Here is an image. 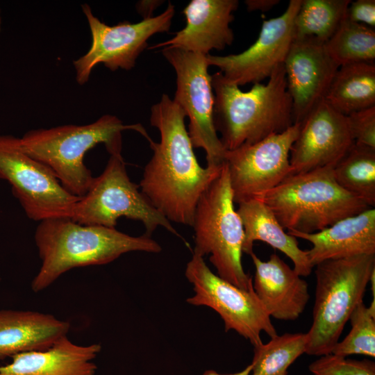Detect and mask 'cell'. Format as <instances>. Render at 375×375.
Returning a JSON list of instances; mask_svg holds the SVG:
<instances>
[{"label":"cell","instance_id":"obj_18","mask_svg":"<svg viewBox=\"0 0 375 375\" xmlns=\"http://www.w3.org/2000/svg\"><path fill=\"white\" fill-rule=\"evenodd\" d=\"M250 256L255 266L253 288L267 314L281 320L297 319L309 300L307 282L276 253L267 261L253 251Z\"/></svg>","mask_w":375,"mask_h":375},{"label":"cell","instance_id":"obj_23","mask_svg":"<svg viewBox=\"0 0 375 375\" xmlns=\"http://www.w3.org/2000/svg\"><path fill=\"white\" fill-rule=\"evenodd\" d=\"M324 101L345 116L375 106V63L340 66Z\"/></svg>","mask_w":375,"mask_h":375},{"label":"cell","instance_id":"obj_6","mask_svg":"<svg viewBox=\"0 0 375 375\" xmlns=\"http://www.w3.org/2000/svg\"><path fill=\"white\" fill-rule=\"evenodd\" d=\"M312 323L306 333V353H331L346 323L360 302L375 271V254L328 260L315 266Z\"/></svg>","mask_w":375,"mask_h":375},{"label":"cell","instance_id":"obj_1","mask_svg":"<svg viewBox=\"0 0 375 375\" xmlns=\"http://www.w3.org/2000/svg\"><path fill=\"white\" fill-rule=\"evenodd\" d=\"M183 109L167 94L151 108L150 122L159 142H149L153 156L144 169L140 189L169 222L192 226L197 202L219 174L218 167H202L193 151ZM224 165V164H223Z\"/></svg>","mask_w":375,"mask_h":375},{"label":"cell","instance_id":"obj_19","mask_svg":"<svg viewBox=\"0 0 375 375\" xmlns=\"http://www.w3.org/2000/svg\"><path fill=\"white\" fill-rule=\"evenodd\" d=\"M288 233L312 244L306 251L313 267L328 260L375 254V209L369 208L318 232Z\"/></svg>","mask_w":375,"mask_h":375},{"label":"cell","instance_id":"obj_16","mask_svg":"<svg viewBox=\"0 0 375 375\" xmlns=\"http://www.w3.org/2000/svg\"><path fill=\"white\" fill-rule=\"evenodd\" d=\"M353 143L347 116L323 101L299 124L290 153V175L335 166Z\"/></svg>","mask_w":375,"mask_h":375},{"label":"cell","instance_id":"obj_9","mask_svg":"<svg viewBox=\"0 0 375 375\" xmlns=\"http://www.w3.org/2000/svg\"><path fill=\"white\" fill-rule=\"evenodd\" d=\"M0 179L11 185L26 216L36 222L71 218L81 197L69 192L54 173L22 148L20 138L0 135Z\"/></svg>","mask_w":375,"mask_h":375},{"label":"cell","instance_id":"obj_17","mask_svg":"<svg viewBox=\"0 0 375 375\" xmlns=\"http://www.w3.org/2000/svg\"><path fill=\"white\" fill-rule=\"evenodd\" d=\"M238 5L237 0H192L183 10L185 26L149 49L173 47L203 55L222 50L233 42L230 24Z\"/></svg>","mask_w":375,"mask_h":375},{"label":"cell","instance_id":"obj_15","mask_svg":"<svg viewBox=\"0 0 375 375\" xmlns=\"http://www.w3.org/2000/svg\"><path fill=\"white\" fill-rule=\"evenodd\" d=\"M293 123L300 124L324 101L339 65L324 42L312 37L294 38L283 62Z\"/></svg>","mask_w":375,"mask_h":375},{"label":"cell","instance_id":"obj_24","mask_svg":"<svg viewBox=\"0 0 375 375\" xmlns=\"http://www.w3.org/2000/svg\"><path fill=\"white\" fill-rule=\"evenodd\" d=\"M338 184L363 200L375 205V149L353 143L333 169Z\"/></svg>","mask_w":375,"mask_h":375},{"label":"cell","instance_id":"obj_33","mask_svg":"<svg viewBox=\"0 0 375 375\" xmlns=\"http://www.w3.org/2000/svg\"><path fill=\"white\" fill-rule=\"evenodd\" d=\"M159 1H141L136 5L138 12L145 18L151 17V15L155 8L160 5Z\"/></svg>","mask_w":375,"mask_h":375},{"label":"cell","instance_id":"obj_8","mask_svg":"<svg viewBox=\"0 0 375 375\" xmlns=\"http://www.w3.org/2000/svg\"><path fill=\"white\" fill-rule=\"evenodd\" d=\"M122 217L141 222L148 237L162 226L183 240L140 186L131 181L119 153L110 155L103 172L94 178L87 193L76 203L71 219L81 224L115 228Z\"/></svg>","mask_w":375,"mask_h":375},{"label":"cell","instance_id":"obj_11","mask_svg":"<svg viewBox=\"0 0 375 375\" xmlns=\"http://www.w3.org/2000/svg\"><path fill=\"white\" fill-rule=\"evenodd\" d=\"M161 52L176 72L173 100L189 119L188 132L193 147L205 151L207 167H221L226 150L214 125L215 98L207 55L173 47H164Z\"/></svg>","mask_w":375,"mask_h":375},{"label":"cell","instance_id":"obj_29","mask_svg":"<svg viewBox=\"0 0 375 375\" xmlns=\"http://www.w3.org/2000/svg\"><path fill=\"white\" fill-rule=\"evenodd\" d=\"M313 375H375V364L369 360H358L328 353L309 365Z\"/></svg>","mask_w":375,"mask_h":375},{"label":"cell","instance_id":"obj_21","mask_svg":"<svg viewBox=\"0 0 375 375\" xmlns=\"http://www.w3.org/2000/svg\"><path fill=\"white\" fill-rule=\"evenodd\" d=\"M68 322L31 310H0V359L18 353L44 350L64 336Z\"/></svg>","mask_w":375,"mask_h":375},{"label":"cell","instance_id":"obj_4","mask_svg":"<svg viewBox=\"0 0 375 375\" xmlns=\"http://www.w3.org/2000/svg\"><path fill=\"white\" fill-rule=\"evenodd\" d=\"M125 130H134L149 142L152 140L141 124L126 125L107 114L89 124L31 130L20 138V142L28 154L51 169L69 192L82 197L94 178L84 163L85 153L101 143L110 155L121 153Z\"/></svg>","mask_w":375,"mask_h":375},{"label":"cell","instance_id":"obj_14","mask_svg":"<svg viewBox=\"0 0 375 375\" xmlns=\"http://www.w3.org/2000/svg\"><path fill=\"white\" fill-rule=\"evenodd\" d=\"M301 0H290L280 16L264 20L256 41L247 50L228 56H206L209 66L238 86L269 78L283 64L294 39V19Z\"/></svg>","mask_w":375,"mask_h":375},{"label":"cell","instance_id":"obj_28","mask_svg":"<svg viewBox=\"0 0 375 375\" xmlns=\"http://www.w3.org/2000/svg\"><path fill=\"white\" fill-rule=\"evenodd\" d=\"M351 328L333 348L334 355L347 357L359 354L375 357V299L367 306L363 301L353 310L349 319Z\"/></svg>","mask_w":375,"mask_h":375},{"label":"cell","instance_id":"obj_12","mask_svg":"<svg viewBox=\"0 0 375 375\" xmlns=\"http://www.w3.org/2000/svg\"><path fill=\"white\" fill-rule=\"evenodd\" d=\"M81 8L89 24L92 43L88 52L73 62L76 80L81 85L88 82L93 68L99 63L111 71L133 68L149 38L169 30L175 12L174 6L169 3L157 16L135 24L124 22L109 26L95 17L88 4Z\"/></svg>","mask_w":375,"mask_h":375},{"label":"cell","instance_id":"obj_32","mask_svg":"<svg viewBox=\"0 0 375 375\" xmlns=\"http://www.w3.org/2000/svg\"><path fill=\"white\" fill-rule=\"evenodd\" d=\"M245 4L248 10L267 11L279 3L278 0H246Z\"/></svg>","mask_w":375,"mask_h":375},{"label":"cell","instance_id":"obj_22","mask_svg":"<svg viewBox=\"0 0 375 375\" xmlns=\"http://www.w3.org/2000/svg\"><path fill=\"white\" fill-rule=\"evenodd\" d=\"M236 210L244 228L242 252L250 255L255 241L264 242L286 255L293 262L294 269L301 276L310 274L313 267L307 251L299 247L297 238L284 231L273 212L260 199L241 202Z\"/></svg>","mask_w":375,"mask_h":375},{"label":"cell","instance_id":"obj_5","mask_svg":"<svg viewBox=\"0 0 375 375\" xmlns=\"http://www.w3.org/2000/svg\"><path fill=\"white\" fill-rule=\"evenodd\" d=\"M334 166L290 175L262 200L288 231L312 233L371 208L336 182Z\"/></svg>","mask_w":375,"mask_h":375},{"label":"cell","instance_id":"obj_34","mask_svg":"<svg viewBox=\"0 0 375 375\" xmlns=\"http://www.w3.org/2000/svg\"><path fill=\"white\" fill-rule=\"evenodd\" d=\"M251 364L249 365L248 366H247L244 369H242V371L240 372H236V373H234V374H219L217 373L216 371L215 370H212V369H209V370H206L205 371L202 375H251Z\"/></svg>","mask_w":375,"mask_h":375},{"label":"cell","instance_id":"obj_26","mask_svg":"<svg viewBox=\"0 0 375 375\" xmlns=\"http://www.w3.org/2000/svg\"><path fill=\"white\" fill-rule=\"evenodd\" d=\"M324 44L339 67L357 62L374 63L375 31L366 25L345 17Z\"/></svg>","mask_w":375,"mask_h":375},{"label":"cell","instance_id":"obj_30","mask_svg":"<svg viewBox=\"0 0 375 375\" xmlns=\"http://www.w3.org/2000/svg\"><path fill=\"white\" fill-rule=\"evenodd\" d=\"M354 142L375 149V106L347 116Z\"/></svg>","mask_w":375,"mask_h":375},{"label":"cell","instance_id":"obj_20","mask_svg":"<svg viewBox=\"0 0 375 375\" xmlns=\"http://www.w3.org/2000/svg\"><path fill=\"white\" fill-rule=\"evenodd\" d=\"M101 349L99 344L78 345L64 336L47 349L12 356L0 375H94L92 360Z\"/></svg>","mask_w":375,"mask_h":375},{"label":"cell","instance_id":"obj_25","mask_svg":"<svg viewBox=\"0 0 375 375\" xmlns=\"http://www.w3.org/2000/svg\"><path fill=\"white\" fill-rule=\"evenodd\" d=\"M350 0H301L294 19V38L326 42L345 18Z\"/></svg>","mask_w":375,"mask_h":375},{"label":"cell","instance_id":"obj_7","mask_svg":"<svg viewBox=\"0 0 375 375\" xmlns=\"http://www.w3.org/2000/svg\"><path fill=\"white\" fill-rule=\"evenodd\" d=\"M192 226L193 253L203 258L209 255L217 276L240 288L251 289L253 278L244 272L242 264L243 225L234 207L225 163L200 197Z\"/></svg>","mask_w":375,"mask_h":375},{"label":"cell","instance_id":"obj_35","mask_svg":"<svg viewBox=\"0 0 375 375\" xmlns=\"http://www.w3.org/2000/svg\"><path fill=\"white\" fill-rule=\"evenodd\" d=\"M1 28V10H0V31Z\"/></svg>","mask_w":375,"mask_h":375},{"label":"cell","instance_id":"obj_3","mask_svg":"<svg viewBox=\"0 0 375 375\" xmlns=\"http://www.w3.org/2000/svg\"><path fill=\"white\" fill-rule=\"evenodd\" d=\"M211 78L214 125L226 150L256 143L294 124L283 64L274 70L266 84L254 83L247 92L219 71Z\"/></svg>","mask_w":375,"mask_h":375},{"label":"cell","instance_id":"obj_27","mask_svg":"<svg viewBox=\"0 0 375 375\" xmlns=\"http://www.w3.org/2000/svg\"><path fill=\"white\" fill-rule=\"evenodd\" d=\"M306 333H286L253 347L251 375H288L290 366L306 351Z\"/></svg>","mask_w":375,"mask_h":375},{"label":"cell","instance_id":"obj_31","mask_svg":"<svg viewBox=\"0 0 375 375\" xmlns=\"http://www.w3.org/2000/svg\"><path fill=\"white\" fill-rule=\"evenodd\" d=\"M345 17L349 20L374 28L375 26V1L356 0L351 1Z\"/></svg>","mask_w":375,"mask_h":375},{"label":"cell","instance_id":"obj_13","mask_svg":"<svg viewBox=\"0 0 375 375\" xmlns=\"http://www.w3.org/2000/svg\"><path fill=\"white\" fill-rule=\"evenodd\" d=\"M299 131L294 124L253 144L226 151L234 203L259 199L290 174V153Z\"/></svg>","mask_w":375,"mask_h":375},{"label":"cell","instance_id":"obj_2","mask_svg":"<svg viewBox=\"0 0 375 375\" xmlns=\"http://www.w3.org/2000/svg\"><path fill=\"white\" fill-rule=\"evenodd\" d=\"M34 239L41 260L31 283L35 292L44 290L73 268L105 265L131 251L162 250L156 241L145 235L131 236L115 228L81 224L69 217L40 222Z\"/></svg>","mask_w":375,"mask_h":375},{"label":"cell","instance_id":"obj_10","mask_svg":"<svg viewBox=\"0 0 375 375\" xmlns=\"http://www.w3.org/2000/svg\"><path fill=\"white\" fill-rule=\"evenodd\" d=\"M185 275L194 292L186 301L214 310L223 320L226 331H235L253 347L263 343L262 332L271 338L277 335L253 287L246 290L224 280L210 270L203 257L193 253Z\"/></svg>","mask_w":375,"mask_h":375}]
</instances>
